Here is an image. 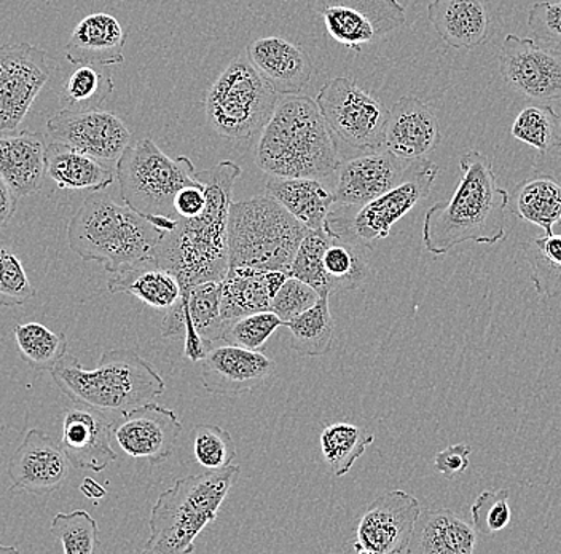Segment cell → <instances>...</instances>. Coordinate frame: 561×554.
<instances>
[{
  "label": "cell",
  "instance_id": "1",
  "mask_svg": "<svg viewBox=\"0 0 561 554\" xmlns=\"http://www.w3.org/2000/svg\"><path fill=\"white\" fill-rule=\"evenodd\" d=\"M241 171L231 160L195 171L196 181L205 185V210L195 217H179L178 226L164 233L156 251L157 264L173 273L181 290L226 279L230 269L228 217Z\"/></svg>",
  "mask_w": 561,
  "mask_h": 554
},
{
  "label": "cell",
  "instance_id": "2",
  "mask_svg": "<svg viewBox=\"0 0 561 554\" xmlns=\"http://www.w3.org/2000/svg\"><path fill=\"white\" fill-rule=\"evenodd\" d=\"M459 170L454 195L434 203L424 215L423 245L434 256H445L466 241L496 245L507 238L508 192L497 184L493 160L469 150L459 159Z\"/></svg>",
  "mask_w": 561,
  "mask_h": 554
},
{
  "label": "cell",
  "instance_id": "3",
  "mask_svg": "<svg viewBox=\"0 0 561 554\" xmlns=\"http://www.w3.org/2000/svg\"><path fill=\"white\" fill-rule=\"evenodd\" d=\"M342 161L318 103L304 94L280 97L255 147L257 167L273 178L324 179Z\"/></svg>",
  "mask_w": 561,
  "mask_h": 554
},
{
  "label": "cell",
  "instance_id": "4",
  "mask_svg": "<svg viewBox=\"0 0 561 554\" xmlns=\"http://www.w3.org/2000/svg\"><path fill=\"white\" fill-rule=\"evenodd\" d=\"M164 233L128 205L93 192L68 226L70 250L83 261L100 262L108 273L156 259Z\"/></svg>",
  "mask_w": 561,
  "mask_h": 554
},
{
  "label": "cell",
  "instance_id": "5",
  "mask_svg": "<svg viewBox=\"0 0 561 554\" xmlns=\"http://www.w3.org/2000/svg\"><path fill=\"white\" fill-rule=\"evenodd\" d=\"M50 373L70 402L118 416L156 402L167 387L156 368L129 349L107 350L94 370L68 353Z\"/></svg>",
  "mask_w": 561,
  "mask_h": 554
},
{
  "label": "cell",
  "instance_id": "6",
  "mask_svg": "<svg viewBox=\"0 0 561 554\" xmlns=\"http://www.w3.org/2000/svg\"><path fill=\"white\" fill-rule=\"evenodd\" d=\"M237 465L206 470L198 475L178 479L173 487L158 497L150 513V536L144 553L191 554L195 540L210 522L237 482Z\"/></svg>",
  "mask_w": 561,
  "mask_h": 554
},
{
  "label": "cell",
  "instance_id": "7",
  "mask_svg": "<svg viewBox=\"0 0 561 554\" xmlns=\"http://www.w3.org/2000/svg\"><path fill=\"white\" fill-rule=\"evenodd\" d=\"M308 227L268 195L233 202L228 217L230 268L289 273Z\"/></svg>",
  "mask_w": 561,
  "mask_h": 554
},
{
  "label": "cell",
  "instance_id": "8",
  "mask_svg": "<svg viewBox=\"0 0 561 554\" xmlns=\"http://www.w3.org/2000/svg\"><path fill=\"white\" fill-rule=\"evenodd\" d=\"M195 165L185 156H167L153 139L129 144L117 161V179L125 205L171 233L178 226L174 200L179 191L196 184Z\"/></svg>",
  "mask_w": 561,
  "mask_h": 554
},
{
  "label": "cell",
  "instance_id": "9",
  "mask_svg": "<svg viewBox=\"0 0 561 554\" xmlns=\"http://www.w3.org/2000/svg\"><path fill=\"white\" fill-rule=\"evenodd\" d=\"M279 98L248 56H238L206 93V121L222 138L249 142L262 132Z\"/></svg>",
  "mask_w": 561,
  "mask_h": 554
},
{
  "label": "cell",
  "instance_id": "10",
  "mask_svg": "<svg viewBox=\"0 0 561 554\" xmlns=\"http://www.w3.org/2000/svg\"><path fill=\"white\" fill-rule=\"evenodd\" d=\"M336 142L359 152L385 149L389 109L356 80L336 77L321 87L316 98Z\"/></svg>",
  "mask_w": 561,
  "mask_h": 554
},
{
  "label": "cell",
  "instance_id": "11",
  "mask_svg": "<svg viewBox=\"0 0 561 554\" xmlns=\"http://www.w3.org/2000/svg\"><path fill=\"white\" fill-rule=\"evenodd\" d=\"M224 329L222 282H206L181 291L179 299L168 308L161 336H182L185 358L196 363L214 343L222 342Z\"/></svg>",
  "mask_w": 561,
  "mask_h": 554
},
{
  "label": "cell",
  "instance_id": "12",
  "mask_svg": "<svg viewBox=\"0 0 561 554\" xmlns=\"http://www.w3.org/2000/svg\"><path fill=\"white\" fill-rule=\"evenodd\" d=\"M314 9L329 36L356 54L401 30L407 20L399 0H314Z\"/></svg>",
  "mask_w": 561,
  "mask_h": 554
},
{
  "label": "cell",
  "instance_id": "13",
  "mask_svg": "<svg viewBox=\"0 0 561 554\" xmlns=\"http://www.w3.org/2000/svg\"><path fill=\"white\" fill-rule=\"evenodd\" d=\"M50 74L42 48L31 44L0 47V135L20 128Z\"/></svg>",
  "mask_w": 561,
  "mask_h": 554
},
{
  "label": "cell",
  "instance_id": "14",
  "mask_svg": "<svg viewBox=\"0 0 561 554\" xmlns=\"http://www.w3.org/2000/svg\"><path fill=\"white\" fill-rule=\"evenodd\" d=\"M500 72L508 89L528 100H561V52L538 38L508 34L500 55Z\"/></svg>",
  "mask_w": 561,
  "mask_h": 554
},
{
  "label": "cell",
  "instance_id": "15",
  "mask_svg": "<svg viewBox=\"0 0 561 554\" xmlns=\"http://www.w3.org/2000/svg\"><path fill=\"white\" fill-rule=\"evenodd\" d=\"M437 177V163L430 159L413 160L401 182L356 210V215L350 217L354 234L370 247L375 241L383 240L396 223L412 212L416 203L427 199Z\"/></svg>",
  "mask_w": 561,
  "mask_h": 554
},
{
  "label": "cell",
  "instance_id": "16",
  "mask_svg": "<svg viewBox=\"0 0 561 554\" xmlns=\"http://www.w3.org/2000/svg\"><path fill=\"white\" fill-rule=\"evenodd\" d=\"M51 143L62 144L87 156L117 165L131 143V129L117 115L101 111H68L62 109L47 122Z\"/></svg>",
  "mask_w": 561,
  "mask_h": 554
},
{
  "label": "cell",
  "instance_id": "17",
  "mask_svg": "<svg viewBox=\"0 0 561 554\" xmlns=\"http://www.w3.org/2000/svg\"><path fill=\"white\" fill-rule=\"evenodd\" d=\"M421 515L412 494L391 490L378 497L357 524L353 550L359 554H403Z\"/></svg>",
  "mask_w": 561,
  "mask_h": 554
},
{
  "label": "cell",
  "instance_id": "18",
  "mask_svg": "<svg viewBox=\"0 0 561 554\" xmlns=\"http://www.w3.org/2000/svg\"><path fill=\"white\" fill-rule=\"evenodd\" d=\"M199 381L208 394L237 396L266 387L275 381V363L268 357L243 347H213L203 358Z\"/></svg>",
  "mask_w": 561,
  "mask_h": 554
},
{
  "label": "cell",
  "instance_id": "19",
  "mask_svg": "<svg viewBox=\"0 0 561 554\" xmlns=\"http://www.w3.org/2000/svg\"><path fill=\"white\" fill-rule=\"evenodd\" d=\"M412 161L399 159L389 150L363 152L340 163L333 188L335 206L359 210L371 200L380 197L405 177Z\"/></svg>",
  "mask_w": 561,
  "mask_h": 554
},
{
  "label": "cell",
  "instance_id": "20",
  "mask_svg": "<svg viewBox=\"0 0 561 554\" xmlns=\"http://www.w3.org/2000/svg\"><path fill=\"white\" fill-rule=\"evenodd\" d=\"M181 433L182 423L175 412L153 402L114 423V440L122 451L153 465L163 464L173 455Z\"/></svg>",
  "mask_w": 561,
  "mask_h": 554
},
{
  "label": "cell",
  "instance_id": "21",
  "mask_svg": "<svg viewBox=\"0 0 561 554\" xmlns=\"http://www.w3.org/2000/svg\"><path fill=\"white\" fill-rule=\"evenodd\" d=\"M114 423L107 414L85 405L65 412L59 446L73 468L101 473L117 461L111 444Z\"/></svg>",
  "mask_w": 561,
  "mask_h": 554
},
{
  "label": "cell",
  "instance_id": "22",
  "mask_svg": "<svg viewBox=\"0 0 561 554\" xmlns=\"http://www.w3.org/2000/svg\"><path fill=\"white\" fill-rule=\"evenodd\" d=\"M69 464L65 451L44 430L31 429L10 459L7 473L13 489L44 496L65 486Z\"/></svg>",
  "mask_w": 561,
  "mask_h": 554
},
{
  "label": "cell",
  "instance_id": "23",
  "mask_svg": "<svg viewBox=\"0 0 561 554\" xmlns=\"http://www.w3.org/2000/svg\"><path fill=\"white\" fill-rule=\"evenodd\" d=\"M442 142L436 112L415 97H402L389 109L385 149L399 159H426Z\"/></svg>",
  "mask_w": 561,
  "mask_h": 554
},
{
  "label": "cell",
  "instance_id": "24",
  "mask_svg": "<svg viewBox=\"0 0 561 554\" xmlns=\"http://www.w3.org/2000/svg\"><path fill=\"white\" fill-rule=\"evenodd\" d=\"M245 56L280 97L300 94L313 77L310 55L284 37H261L245 48Z\"/></svg>",
  "mask_w": 561,
  "mask_h": 554
},
{
  "label": "cell",
  "instance_id": "25",
  "mask_svg": "<svg viewBox=\"0 0 561 554\" xmlns=\"http://www.w3.org/2000/svg\"><path fill=\"white\" fill-rule=\"evenodd\" d=\"M329 245L324 252V270L329 293L359 290L368 276L370 245L364 244L351 227L350 217L332 212L324 224Z\"/></svg>",
  "mask_w": 561,
  "mask_h": 554
},
{
  "label": "cell",
  "instance_id": "26",
  "mask_svg": "<svg viewBox=\"0 0 561 554\" xmlns=\"http://www.w3.org/2000/svg\"><path fill=\"white\" fill-rule=\"evenodd\" d=\"M48 144L41 133L0 135V174L18 199L37 194L47 174Z\"/></svg>",
  "mask_w": 561,
  "mask_h": 554
},
{
  "label": "cell",
  "instance_id": "27",
  "mask_svg": "<svg viewBox=\"0 0 561 554\" xmlns=\"http://www.w3.org/2000/svg\"><path fill=\"white\" fill-rule=\"evenodd\" d=\"M126 31L108 13H93L70 34L66 58L70 65L114 66L125 61Z\"/></svg>",
  "mask_w": 561,
  "mask_h": 554
},
{
  "label": "cell",
  "instance_id": "28",
  "mask_svg": "<svg viewBox=\"0 0 561 554\" xmlns=\"http://www.w3.org/2000/svg\"><path fill=\"white\" fill-rule=\"evenodd\" d=\"M427 19L438 37L456 50L471 52L489 38V12L482 0H433Z\"/></svg>",
  "mask_w": 561,
  "mask_h": 554
},
{
  "label": "cell",
  "instance_id": "29",
  "mask_svg": "<svg viewBox=\"0 0 561 554\" xmlns=\"http://www.w3.org/2000/svg\"><path fill=\"white\" fill-rule=\"evenodd\" d=\"M286 272L230 268L222 280V315L226 323L255 312L272 310L273 299L287 280Z\"/></svg>",
  "mask_w": 561,
  "mask_h": 554
},
{
  "label": "cell",
  "instance_id": "30",
  "mask_svg": "<svg viewBox=\"0 0 561 554\" xmlns=\"http://www.w3.org/2000/svg\"><path fill=\"white\" fill-rule=\"evenodd\" d=\"M265 194L311 230L322 229L335 206L333 191L316 178H272Z\"/></svg>",
  "mask_w": 561,
  "mask_h": 554
},
{
  "label": "cell",
  "instance_id": "31",
  "mask_svg": "<svg viewBox=\"0 0 561 554\" xmlns=\"http://www.w3.org/2000/svg\"><path fill=\"white\" fill-rule=\"evenodd\" d=\"M477 550V531L472 524L450 510L420 515L410 542L409 554H472Z\"/></svg>",
  "mask_w": 561,
  "mask_h": 554
},
{
  "label": "cell",
  "instance_id": "32",
  "mask_svg": "<svg viewBox=\"0 0 561 554\" xmlns=\"http://www.w3.org/2000/svg\"><path fill=\"white\" fill-rule=\"evenodd\" d=\"M512 215L541 227L546 235L561 226V182L550 174H535L515 185L508 194Z\"/></svg>",
  "mask_w": 561,
  "mask_h": 554
},
{
  "label": "cell",
  "instance_id": "33",
  "mask_svg": "<svg viewBox=\"0 0 561 554\" xmlns=\"http://www.w3.org/2000/svg\"><path fill=\"white\" fill-rule=\"evenodd\" d=\"M47 174L59 189L103 192L114 182V171L104 161L51 143L47 149Z\"/></svg>",
  "mask_w": 561,
  "mask_h": 554
},
{
  "label": "cell",
  "instance_id": "34",
  "mask_svg": "<svg viewBox=\"0 0 561 554\" xmlns=\"http://www.w3.org/2000/svg\"><path fill=\"white\" fill-rule=\"evenodd\" d=\"M107 287L112 294H133L158 310H168L179 299L182 291L173 273L160 268L156 259L112 273Z\"/></svg>",
  "mask_w": 561,
  "mask_h": 554
},
{
  "label": "cell",
  "instance_id": "35",
  "mask_svg": "<svg viewBox=\"0 0 561 554\" xmlns=\"http://www.w3.org/2000/svg\"><path fill=\"white\" fill-rule=\"evenodd\" d=\"M287 329L293 336V349L301 357H322L331 352L333 346V321L329 296L319 297L313 307L287 321Z\"/></svg>",
  "mask_w": 561,
  "mask_h": 554
},
{
  "label": "cell",
  "instance_id": "36",
  "mask_svg": "<svg viewBox=\"0 0 561 554\" xmlns=\"http://www.w3.org/2000/svg\"><path fill=\"white\" fill-rule=\"evenodd\" d=\"M374 434L367 433L353 423L339 422L325 426L322 430L319 444H321L322 459L331 468L333 475H348L357 459L366 454L367 448L374 443Z\"/></svg>",
  "mask_w": 561,
  "mask_h": 554
},
{
  "label": "cell",
  "instance_id": "37",
  "mask_svg": "<svg viewBox=\"0 0 561 554\" xmlns=\"http://www.w3.org/2000/svg\"><path fill=\"white\" fill-rule=\"evenodd\" d=\"M112 91L114 80L105 66L80 65L66 79L59 101L68 111H94L103 106Z\"/></svg>",
  "mask_w": 561,
  "mask_h": 554
},
{
  "label": "cell",
  "instance_id": "38",
  "mask_svg": "<svg viewBox=\"0 0 561 554\" xmlns=\"http://www.w3.org/2000/svg\"><path fill=\"white\" fill-rule=\"evenodd\" d=\"M20 355L35 371H50L68 355V338L65 332L51 331L42 323H24L15 326Z\"/></svg>",
  "mask_w": 561,
  "mask_h": 554
},
{
  "label": "cell",
  "instance_id": "39",
  "mask_svg": "<svg viewBox=\"0 0 561 554\" xmlns=\"http://www.w3.org/2000/svg\"><path fill=\"white\" fill-rule=\"evenodd\" d=\"M529 280L536 293L549 299L561 296V234L543 235L524 247Z\"/></svg>",
  "mask_w": 561,
  "mask_h": 554
},
{
  "label": "cell",
  "instance_id": "40",
  "mask_svg": "<svg viewBox=\"0 0 561 554\" xmlns=\"http://www.w3.org/2000/svg\"><path fill=\"white\" fill-rule=\"evenodd\" d=\"M511 135L541 154H549L561 144V115L550 106L522 109L511 126Z\"/></svg>",
  "mask_w": 561,
  "mask_h": 554
},
{
  "label": "cell",
  "instance_id": "41",
  "mask_svg": "<svg viewBox=\"0 0 561 554\" xmlns=\"http://www.w3.org/2000/svg\"><path fill=\"white\" fill-rule=\"evenodd\" d=\"M328 245L329 234L325 233L324 227L318 230L308 229L287 273L313 286L321 296H331L324 270V252Z\"/></svg>",
  "mask_w": 561,
  "mask_h": 554
},
{
  "label": "cell",
  "instance_id": "42",
  "mask_svg": "<svg viewBox=\"0 0 561 554\" xmlns=\"http://www.w3.org/2000/svg\"><path fill=\"white\" fill-rule=\"evenodd\" d=\"M98 522L85 510L58 513L51 521V534L66 554H93L98 545Z\"/></svg>",
  "mask_w": 561,
  "mask_h": 554
},
{
  "label": "cell",
  "instance_id": "43",
  "mask_svg": "<svg viewBox=\"0 0 561 554\" xmlns=\"http://www.w3.org/2000/svg\"><path fill=\"white\" fill-rule=\"evenodd\" d=\"M193 455L206 470H222L233 464L237 444L233 438L217 426H196L192 431Z\"/></svg>",
  "mask_w": 561,
  "mask_h": 554
},
{
  "label": "cell",
  "instance_id": "44",
  "mask_svg": "<svg viewBox=\"0 0 561 554\" xmlns=\"http://www.w3.org/2000/svg\"><path fill=\"white\" fill-rule=\"evenodd\" d=\"M280 326H284V323L275 312H255L226 323L222 342L259 352Z\"/></svg>",
  "mask_w": 561,
  "mask_h": 554
},
{
  "label": "cell",
  "instance_id": "45",
  "mask_svg": "<svg viewBox=\"0 0 561 554\" xmlns=\"http://www.w3.org/2000/svg\"><path fill=\"white\" fill-rule=\"evenodd\" d=\"M34 296L35 290L23 262L0 241V307H20Z\"/></svg>",
  "mask_w": 561,
  "mask_h": 554
},
{
  "label": "cell",
  "instance_id": "46",
  "mask_svg": "<svg viewBox=\"0 0 561 554\" xmlns=\"http://www.w3.org/2000/svg\"><path fill=\"white\" fill-rule=\"evenodd\" d=\"M471 515L477 534L491 536L504 531L512 518L508 490H483L473 501Z\"/></svg>",
  "mask_w": 561,
  "mask_h": 554
},
{
  "label": "cell",
  "instance_id": "47",
  "mask_svg": "<svg viewBox=\"0 0 561 554\" xmlns=\"http://www.w3.org/2000/svg\"><path fill=\"white\" fill-rule=\"evenodd\" d=\"M321 294L308 283L301 280L287 276L286 282L280 285L275 299H273L272 310L283 320L284 325L298 315L304 314L308 308L318 303Z\"/></svg>",
  "mask_w": 561,
  "mask_h": 554
},
{
  "label": "cell",
  "instance_id": "48",
  "mask_svg": "<svg viewBox=\"0 0 561 554\" xmlns=\"http://www.w3.org/2000/svg\"><path fill=\"white\" fill-rule=\"evenodd\" d=\"M528 27L538 41L561 44V0L536 3L528 12Z\"/></svg>",
  "mask_w": 561,
  "mask_h": 554
},
{
  "label": "cell",
  "instance_id": "49",
  "mask_svg": "<svg viewBox=\"0 0 561 554\" xmlns=\"http://www.w3.org/2000/svg\"><path fill=\"white\" fill-rule=\"evenodd\" d=\"M472 449L468 444H454V446L444 449L434 457V466L438 473L447 479H455L456 476L462 475L469 468V455Z\"/></svg>",
  "mask_w": 561,
  "mask_h": 554
},
{
  "label": "cell",
  "instance_id": "50",
  "mask_svg": "<svg viewBox=\"0 0 561 554\" xmlns=\"http://www.w3.org/2000/svg\"><path fill=\"white\" fill-rule=\"evenodd\" d=\"M206 206L205 185L202 182L187 185L175 195L174 208L179 217H195L202 215Z\"/></svg>",
  "mask_w": 561,
  "mask_h": 554
},
{
  "label": "cell",
  "instance_id": "51",
  "mask_svg": "<svg viewBox=\"0 0 561 554\" xmlns=\"http://www.w3.org/2000/svg\"><path fill=\"white\" fill-rule=\"evenodd\" d=\"M18 197L10 188L9 182L0 174V229L10 223L16 213Z\"/></svg>",
  "mask_w": 561,
  "mask_h": 554
},
{
  "label": "cell",
  "instance_id": "52",
  "mask_svg": "<svg viewBox=\"0 0 561 554\" xmlns=\"http://www.w3.org/2000/svg\"><path fill=\"white\" fill-rule=\"evenodd\" d=\"M80 490H82L83 494L88 497V499L91 500H101L105 496V489L103 486H100L96 482H93V479L87 478L85 482H83L82 487H80Z\"/></svg>",
  "mask_w": 561,
  "mask_h": 554
},
{
  "label": "cell",
  "instance_id": "53",
  "mask_svg": "<svg viewBox=\"0 0 561 554\" xmlns=\"http://www.w3.org/2000/svg\"><path fill=\"white\" fill-rule=\"evenodd\" d=\"M0 552H18V550L15 549V546H3V545H0Z\"/></svg>",
  "mask_w": 561,
  "mask_h": 554
}]
</instances>
